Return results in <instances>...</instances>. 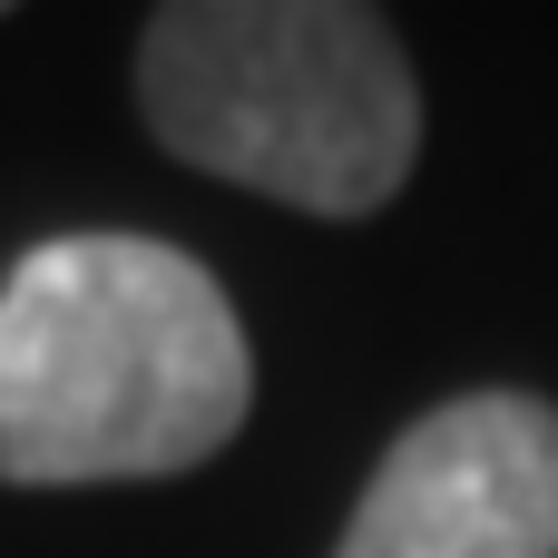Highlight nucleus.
I'll use <instances>...</instances> for the list:
<instances>
[{
	"label": "nucleus",
	"mask_w": 558,
	"mask_h": 558,
	"mask_svg": "<svg viewBox=\"0 0 558 558\" xmlns=\"http://www.w3.org/2000/svg\"><path fill=\"white\" fill-rule=\"evenodd\" d=\"M255 412L226 284L157 235H49L0 284V481H177Z\"/></svg>",
	"instance_id": "1"
},
{
	"label": "nucleus",
	"mask_w": 558,
	"mask_h": 558,
	"mask_svg": "<svg viewBox=\"0 0 558 558\" xmlns=\"http://www.w3.org/2000/svg\"><path fill=\"white\" fill-rule=\"evenodd\" d=\"M333 558H558V412L539 392L422 412L373 461Z\"/></svg>",
	"instance_id": "3"
},
{
	"label": "nucleus",
	"mask_w": 558,
	"mask_h": 558,
	"mask_svg": "<svg viewBox=\"0 0 558 558\" xmlns=\"http://www.w3.org/2000/svg\"><path fill=\"white\" fill-rule=\"evenodd\" d=\"M137 108L167 157L304 216H373L422 157V88L363 0H177L137 29Z\"/></svg>",
	"instance_id": "2"
}]
</instances>
